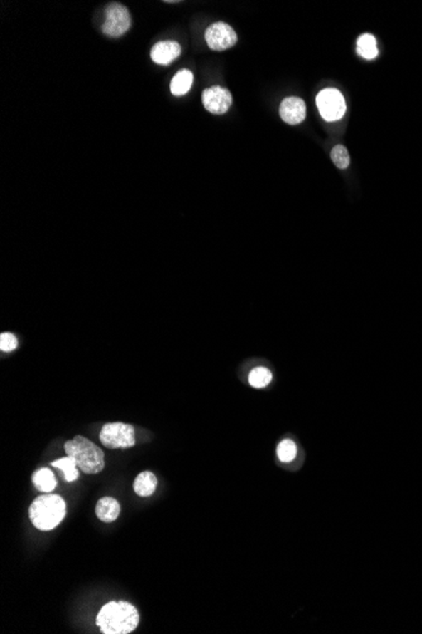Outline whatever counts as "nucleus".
<instances>
[{
    "label": "nucleus",
    "instance_id": "obj_1",
    "mask_svg": "<svg viewBox=\"0 0 422 634\" xmlns=\"http://www.w3.org/2000/svg\"><path fill=\"white\" fill-rule=\"evenodd\" d=\"M139 612L128 601H110L102 606L96 624L104 634L132 633L139 624Z\"/></svg>",
    "mask_w": 422,
    "mask_h": 634
},
{
    "label": "nucleus",
    "instance_id": "obj_2",
    "mask_svg": "<svg viewBox=\"0 0 422 634\" xmlns=\"http://www.w3.org/2000/svg\"><path fill=\"white\" fill-rule=\"evenodd\" d=\"M66 516L65 500L53 494L42 495L34 500L29 508V518L34 527L40 531H51L56 528Z\"/></svg>",
    "mask_w": 422,
    "mask_h": 634
},
{
    "label": "nucleus",
    "instance_id": "obj_3",
    "mask_svg": "<svg viewBox=\"0 0 422 634\" xmlns=\"http://www.w3.org/2000/svg\"><path fill=\"white\" fill-rule=\"evenodd\" d=\"M65 451L76 461L80 470L86 475H95L104 470V452L85 437L76 436L65 443Z\"/></svg>",
    "mask_w": 422,
    "mask_h": 634
},
{
    "label": "nucleus",
    "instance_id": "obj_4",
    "mask_svg": "<svg viewBox=\"0 0 422 634\" xmlns=\"http://www.w3.org/2000/svg\"><path fill=\"white\" fill-rule=\"evenodd\" d=\"M100 442L107 448H130L135 445L134 427L125 423H107L100 432Z\"/></svg>",
    "mask_w": 422,
    "mask_h": 634
},
{
    "label": "nucleus",
    "instance_id": "obj_5",
    "mask_svg": "<svg viewBox=\"0 0 422 634\" xmlns=\"http://www.w3.org/2000/svg\"><path fill=\"white\" fill-rule=\"evenodd\" d=\"M132 18L130 11L119 3H112L105 9V22L102 24V32L107 37L118 38L130 31Z\"/></svg>",
    "mask_w": 422,
    "mask_h": 634
},
{
    "label": "nucleus",
    "instance_id": "obj_6",
    "mask_svg": "<svg viewBox=\"0 0 422 634\" xmlns=\"http://www.w3.org/2000/svg\"><path fill=\"white\" fill-rule=\"evenodd\" d=\"M316 105L321 117L327 122L339 120L344 117L347 105L340 91L337 89H324L316 98Z\"/></svg>",
    "mask_w": 422,
    "mask_h": 634
},
{
    "label": "nucleus",
    "instance_id": "obj_7",
    "mask_svg": "<svg viewBox=\"0 0 422 634\" xmlns=\"http://www.w3.org/2000/svg\"><path fill=\"white\" fill-rule=\"evenodd\" d=\"M205 40L211 50L224 51L237 43L238 36L229 24L218 22L208 27Z\"/></svg>",
    "mask_w": 422,
    "mask_h": 634
},
{
    "label": "nucleus",
    "instance_id": "obj_8",
    "mask_svg": "<svg viewBox=\"0 0 422 634\" xmlns=\"http://www.w3.org/2000/svg\"><path fill=\"white\" fill-rule=\"evenodd\" d=\"M233 98L231 91L221 88V86H213L209 88L203 93V104L205 109L213 114H224L229 110Z\"/></svg>",
    "mask_w": 422,
    "mask_h": 634
},
{
    "label": "nucleus",
    "instance_id": "obj_9",
    "mask_svg": "<svg viewBox=\"0 0 422 634\" xmlns=\"http://www.w3.org/2000/svg\"><path fill=\"white\" fill-rule=\"evenodd\" d=\"M280 114L281 118L288 125H299L306 118V104L301 98H286L281 103Z\"/></svg>",
    "mask_w": 422,
    "mask_h": 634
},
{
    "label": "nucleus",
    "instance_id": "obj_10",
    "mask_svg": "<svg viewBox=\"0 0 422 634\" xmlns=\"http://www.w3.org/2000/svg\"><path fill=\"white\" fill-rule=\"evenodd\" d=\"M181 55V46L175 41H164L153 46L151 58L158 65H169Z\"/></svg>",
    "mask_w": 422,
    "mask_h": 634
},
{
    "label": "nucleus",
    "instance_id": "obj_11",
    "mask_svg": "<svg viewBox=\"0 0 422 634\" xmlns=\"http://www.w3.org/2000/svg\"><path fill=\"white\" fill-rule=\"evenodd\" d=\"M95 513L99 521H104V523H112V521L118 519L119 514H120V504H119L118 500L105 497L97 502Z\"/></svg>",
    "mask_w": 422,
    "mask_h": 634
},
{
    "label": "nucleus",
    "instance_id": "obj_12",
    "mask_svg": "<svg viewBox=\"0 0 422 634\" xmlns=\"http://www.w3.org/2000/svg\"><path fill=\"white\" fill-rule=\"evenodd\" d=\"M133 487H134V492L137 495L143 497V498L151 497L156 492L157 477L151 471H143L139 475L137 476Z\"/></svg>",
    "mask_w": 422,
    "mask_h": 634
},
{
    "label": "nucleus",
    "instance_id": "obj_13",
    "mask_svg": "<svg viewBox=\"0 0 422 634\" xmlns=\"http://www.w3.org/2000/svg\"><path fill=\"white\" fill-rule=\"evenodd\" d=\"M192 80H194V75L191 71L181 70L171 81V93L175 97L185 95L191 89Z\"/></svg>",
    "mask_w": 422,
    "mask_h": 634
},
{
    "label": "nucleus",
    "instance_id": "obj_14",
    "mask_svg": "<svg viewBox=\"0 0 422 634\" xmlns=\"http://www.w3.org/2000/svg\"><path fill=\"white\" fill-rule=\"evenodd\" d=\"M32 482L34 487H37L40 492L43 493H51L56 487V477L53 475V472L48 469H41L34 472L32 476Z\"/></svg>",
    "mask_w": 422,
    "mask_h": 634
},
{
    "label": "nucleus",
    "instance_id": "obj_15",
    "mask_svg": "<svg viewBox=\"0 0 422 634\" xmlns=\"http://www.w3.org/2000/svg\"><path fill=\"white\" fill-rule=\"evenodd\" d=\"M357 52L359 56L371 60L378 56L377 41L371 34H362L357 41Z\"/></svg>",
    "mask_w": 422,
    "mask_h": 634
},
{
    "label": "nucleus",
    "instance_id": "obj_16",
    "mask_svg": "<svg viewBox=\"0 0 422 634\" xmlns=\"http://www.w3.org/2000/svg\"><path fill=\"white\" fill-rule=\"evenodd\" d=\"M51 464L53 467L62 470L66 482H73L79 479V466L71 456H66V457L53 461Z\"/></svg>",
    "mask_w": 422,
    "mask_h": 634
},
{
    "label": "nucleus",
    "instance_id": "obj_17",
    "mask_svg": "<svg viewBox=\"0 0 422 634\" xmlns=\"http://www.w3.org/2000/svg\"><path fill=\"white\" fill-rule=\"evenodd\" d=\"M249 384L255 389H262L272 381V373L267 368H255L248 376Z\"/></svg>",
    "mask_w": 422,
    "mask_h": 634
},
{
    "label": "nucleus",
    "instance_id": "obj_18",
    "mask_svg": "<svg viewBox=\"0 0 422 634\" xmlns=\"http://www.w3.org/2000/svg\"><path fill=\"white\" fill-rule=\"evenodd\" d=\"M297 454V447L291 440H283L277 446V456L282 462H291Z\"/></svg>",
    "mask_w": 422,
    "mask_h": 634
},
{
    "label": "nucleus",
    "instance_id": "obj_19",
    "mask_svg": "<svg viewBox=\"0 0 422 634\" xmlns=\"http://www.w3.org/2000/svg\"><path fill=\"white\" fill-rule=\"evenodd\" d=\"M330 157H332V162L340 170L347 169L350 165L349 152H348L347 148L344 147L343 145H338V146L332 148Z\"/></svg>",
    "mask_w": 422,
    "mask_h": 634
},
{
    "label": "nucleus",
    "instance_id": "obj_20",
    "mask_svg": "<svg viewBox=\"0 0 422 634\" xmlns=\"http://www.w3.org/2000/svg\"><path fill=\"white\" fill-rule=\"evenodd\" d=\"M18 347L17 337L13 333L6 332L0 336V350L3 352L14 351Z\"/></svg>",
    "mask_w": 422,
    "mask_h": 634
}]
</instances>
